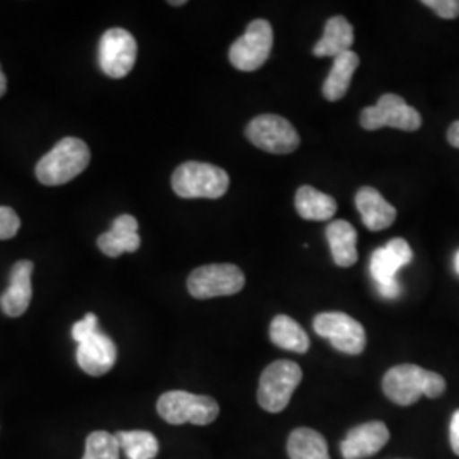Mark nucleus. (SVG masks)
<instances>
[{
    "mask_svg": "<svg viewBox=\"0 0 459 459\" xmlns=\"http://www.w3.org/2000/svg\"><path fill=\"white\" fill-rule=\"evenodd\" d=\"M230 187L229 174L216 165L186 162L172 174V189L184 199H218Z\"/></svg>",
    "mask_w": 459,
    "mask_h": 459,
    "instance_id": "nucleus-3",
    "label": "nucleus"
},
{
    "mask_svg": "<svg viewBox=\"0 0 459 459\" xmlns=\"http://www.w3.org/2000/svg\"><path fill=\"white\" fill-rule=\"evenodd\" d=\"M136 39L126 30L115 28L102 34L99 41V66L111 79H123L136 62Z\"/></svg>",
    "mask_w": 459,
    "mask_h": 459,
    "instance_id": "nucleus-12",
    "label": "nucleus"
},
{
    "mask_svg": "<svg viewBox=\"0 0 459 459\" xmlns=\"http://www.w3.org/2000/svg\"><path fill=\"white\" fill-rule=\"evenodd\" d=\"M383 392L402 407L413 405L420 396L439 398L446 392V379L415 364H400L383 377Z\"/></svg>",
    "mask_w": 459,
    "mask_h": 459,
    "instance_id": "nucleus-1",
    "label": "nucleus"
},
{
    "mask_svg": "<svg viewBox=\"0 0 459 459\" xmlns=\"http://www.w3.org/2000/svg\"><path fill=\"white\" fill-rule=\"evenodd\" d=\"M301 379L303 371L296 362L281 359L269 364L259 379V405L271 413L284 411Z\"/></svg>",
    "mask_w": 459,
    "mask_h": 459,
    "instance_id": "nucleus-5",
    "label": "nucleus"
},
{
    "mask_svg": "<svg viewBox=\"0 0 459 459\" xmlns=\"http://www.w3.org/2000/svg\"><path fill=\"white\" fill-rule=\"evenodd\" d=\"M5 91H7V79H5V75H4V72L0 68V98L5 94Z\"/></svg>",
    "mask_w": 459,
    "mask_h": 459,
    "instance_id": "nucleus-31",
    "label": "nucleus"
},
{
    "mask_svg": "<svg viewBox=\"0 0 459 459\" xmlns=\"http://www.w3.org/2000/svg\"><path fill=\"white\" fill-rule=\"evenodd\" d=\"M91 162V150L79 138H64L36 165V178L45 186H62L81 176Z\"/></svg>",
    "mask_w": 459,
    "mask_h": 459,
    "instance_id": "nucleus-2",
    "label": "nucleus"
},
{
    "mask_svg": "<svg viewBox=\"0 0 459 459\" xmlns=\"http://www.w3.org/2000/svg\"><path fill=\"white\" fill-rule=\"evenodd\" d=\"M356 206L361 213L364 227L371 231L388 229L396 220V210L375 187H361L356 195Z\"/></svg>",
    "mask_w": 459,
    "mask_h": 459,
    "instance_id": "nucleus-17",
    "label": "nucleus"
},
{
    "mask_svg": "<svg viewBox=\"0 0 459 459\" xmlns=\"http://www.w3.org/2000/svg\"><path fill=\"white\" fill-rule=\"evenodd\" d=\"M169 4H170V5H184L186 2H184V0H178V2H174V0H172V2H169Z\"/></svg>",
    "mask_w": 459,
    "mask_h": 459,
    "instance_id": "nucleus-33",
    "label": "nucleus"
},
{
    "mask_svg": "<svg viewBox=\"0 0 459 459\" xmlns=\"http://www.w3.org/2000/svg\"><path fill=\"white\" fill-rule=\"evenodd\" d=\"M21 229V220L13 208L0 206V240H9L16 237Z\"/></svg>",
    "mask_w": 459,
    "mask_h": 459,
    "instance_id": "nucleus-26",
    "label": "nucleus"
},
{
    "mask_svg": "<svg viewBox=\"0 0 459 459\" xmlns=\"http://www.w3.org/2000/svg\"><path fill=\"white\" fill-rule=\"evenodd\" d=\"M34 264L31 261H19L13 265L9 288L0 296V308L7 316L17 318L28 312L31 298H33Z\"/></svg>",
    "mask_w": 459,
    "mask_h": 459,
    "instance_id": "nucleus-14",
    "label": "nucleus"
},
{
    "mask_svg": "<svg viewBox=\"0 0 459 459\" xmlns=\"http://www.w3.org/2000/svg\"><path fill=\"white\" fill-rule=\"evenodd\" d=\"M413 252L407 240L394 238L385 247H379L373 252L369 271L377 281L379 295L394 299L400 295V284L396 281V273L411 263Z\"/></svg>",
    "mask_w": 459,
    "mask_h": 459,
    "instance_id": "nucleus-10",
    "label": "nucleus"
},
{
    "mask_svg": "<svg viewBox=\"0 0 459 459\" xmlns=\"http://www.w3.org/2000/svg\"><path fill=\"white\" fill-rule=\"evenodd\" d=\"M422 4L443 19L459 17V0H424Z\"/></svg>",
    "mask_w": 459,
    "mask_h": 459,
    "instance_id": "nucleus-28",
    "label": "nucleus"
},
{
    "mask_svg": "<svg viewBox=\"0 0 459 459\" xmlns=\"http://www.w3.org/2000/svg\"><path fill=\"white\" fill-rule=\"evenodd\" d=\"M449 439H451V447L455 455L459 456V411L453 413L451 426H449Z\"/></svg>",
    "mask_w": 459,
    "mask_h": 459,
    "instance_id": "nucleus-29",
    "label": "nucleus"
},
{
    "mask_svg": "<svg viewBox=\"0 0 459 459\" xmlns=\"http://www.w3.org/2000/svg\"><path fill=\"white\" fill-rule=\"evenodd\" d=\"M157 411L165 422L172 426H181V424L208 426L220 415V405L212 396L174 390V392H167L159 398Z\"/></svg>",
    "mask_w": 459,
    "mask_h": 459,
    "instance_id": "nucleus-4",
    "label": "nucleus"
},
{
    "mask_svg": "<svg viewBox=\"0 0 459 459\" xmlns=\"http://www.w3.org/2000/svg\"><path fill=\"white\" fill-rule=\"evenodd\" d=\"M358 66H359V56L352 49L333 58V66L324 82V96L327 100L335 102L344 98Z\"/></svg>",
    "mask_w": 459,
    "mask_h": 459,
    "instance_id": "nucleus-21",
    "label": "nucleus"
},
{
    "mask_svg": "<svg viewBox=\"0 0 459 459\" xmlns=\"http://www.w3.org/2000/svg\"><path fill=\"white\" fill-rule=\"evenodd\" d=\"M246 136L254 147L274 155L293 153L301 143L295 126L286 117L278 115L254 117L247 126Z\"/></svg>",
    "mask_w": 459,
    "mask_h": 459,
    "instance_id": "nucleus-7",
    "label": "nucleus"
},
{
    "mask_svg": "<svg viewBox=\"0 0 459 459\" xmlns=\"http://www.w3.org/2000/svg\"><path fill=\"white\" fill-rule=\"evenodd\" d=\"M269 337L273 344L278 345L281 349L305 354L310 347V339L307 332L296 324L295 320L288 315H278L271 322L269 328Z\"/></svg>",
    "mask_w": 459,
    "mask_h": 459,
    "instance_id": "nucleus-22",
    "label": "nucleus"
},
{
    "mask_svg": "<svg viewBox=\"0 0 459 459\" xmlns=\"http://www.w3.org/2000/svg\"><path fill=\"white\" fill-rule=\"evenodd\" d=\"M327 240L332 259L339 267H351L358 263V231L349 221H332L327 227Z\"/></svg>",
    "mask_w": 459,
    "mask_h": 459,
    "instance_id": "nucleus-18",
    "label": "nucleus"
},
{
    "mask_svg": "<svg viewBox=\"0 0 459 459\" xmlns=\"http://www.w3.org/2000/svg\"><path fill=\"white\" fill-rule=\"evenodd\" d=\"M288 455L291 459H330L325 437L308 427H299L291 432Z\"/></svg>",
    "mask_w": 459,
    "mask_h": 459,
    "instance_id": "nucleus-23",
    "label": "nucleus"
},
{
    "mask_svg": "<svg viewBox=\"0 0 459 459\" xmlns=\"http://www.w3.org/2000/svg\"><path fill=\"white\" fill-rule=\"evenodd\" d=\"M388 441L390 430L386 424L373 420L351 429L341 443V453L344 459L369 458L381 451Z\"/></svg>",
    "mask_w": 459,
    "mask_h": 459,
    "instance_id": "nucleus-13",
    "label": "nucleus"
},
{
    "mask_svg": "<svg viewBox=\"0 0 459 459\" xmlns=\"http://www.w3.org/2000/svg\"><path fill=\"white\" fill-rule=\"evenodd\" d=\"M274 43L273 26L265 19H255L230 47V64L242 72H254L267 62Z\"/></svg>",
    "mask_w": 459,
    "mask_h": 459,
    "instance_id": "nucleus-8",
    "label": "nucleus"
},
{
    "mask_svg": "<svg viewBox=\"0 0 459 459\" xmlns=\"http://www.w3.org/2000/svg\"><path fill=\"white\" fill-rule=\"evenodd\" d=\"M128 459H153L159 455V441L147 430H121L115 434Z\"/></svg>",
    "mask_w": 459,
    "mask_h": 459,
    "instance_id": "nucleus-24",
    "label": "nucleus"
},
{
    "mask_svg": "<svg viewBox=\"0 0 459 459\" xmlns=\"http://www.w3.org/2000/svg\"><path fill=\"white\" fill-rule=\"evenodd\" d=\"M98 316L94 313H87L82 320H79L74 327H72V337L77 344L83 342L85 339H89L91 335H94L98 332Z\"/></svg>",
    "mask_w": 459,
    "mask_h": 459,
    "instance_id": "nucleus-27",
    "label": "nucleus"
},
{
    "mask_svg": "<svg viewBox=\"0 0 459 459\" xmlns=\"http://www.w3.org/2000/svg\"><path fill=\"white\" fill-rule=\"evenodd\" d=\"M315 332L330 341L337 351L358 356L366 347V330L358 320L341 312L320 313L313 320Z\"/></svg>",
    "mask_w": 459,
    "mask_h": 459,
    "instance_id": "nucleus-11",
    "label": "nucleus"
},
{
    "mask_svg": "<svg viewBox=\"0 0 459 459\" xmlns=\"http://www.w3.org/2000/svg\"><path fill=\"white\" fill-rule=\"evenodd\" d=\"M354 43V28L342 16L330 17L325 24L324 36L313 47L315 56H339L345 51H351Z\"/></svg>",
    "mask_w": 459,
    "mask_h": 459,
    "instance_id": "nucleus-19",
    "label": "nucleus"
},
{
    "mask_svg": "<svg viewBox=\"0 0 459 459\" xmlns=\"http://www.w3.org/2000/svg\"><path fill=\"white\" fill-rule=\"evenodd\" d=\"M119 443L116 436L96 430L85 441V455L83 459H119Z\"/></svg>",
    "mask_w": 459,
    "mask_h": 459,
    "instance_id": "nucleus-25",
    "label": "nucleus"
},
{
    "mask_svg": "<svg viewBox=\"0 0 459 459\" xmlns=\"http://www.w3.org/2000/svg\"><path fill=\"white\" fill-rule=\"evenodd\" d=\"M361 126L368 132H377L385 126L402 132H417L422 126V117L417 109L396 94H385L377 106L362 109Z\"/></svg>",
    "mask_w": 459,
    "mask_h": 459,
    "instance_id": "nucleus-9",
    "label": "nucleus"
},
{
    "mask_svg": "<svg viewBox=\"0 0 459 459\" xmlns=\"http://www.w3.org/2000/svg\"><path fill=\"white\" fill-rule=\"evenodd\" d=\"M117 351L106 333L96 332L77 347V362L89 377H102L113 369Z\"/></svg>",
    "mask_w": 459,
    "mask_h": 459,
    "instance_id": "nucleus-15",
    "label": "nucleus"
},
{
    "mask_svg": "<svg viewBox=\"0 0 459 459\" xmlns=\"http://www.w3.org/2000/svg\"><path fill=\"white\" fill-rule=\"evenodd\" d=\"M447 142L451 147L459 148V121H455L447 130Z\"/></svg>",
    "mask_w": 459,
    "mask_h": 459,
    "instance_id": "nucleus-30",
    "label": "nucleus"
},
{
    "mask_svg": "<svg viewBox=\"0 0 459 459\" xmlns=\"http://www.w3.org/2000/svg\"><path fill=\"white\" fill-rule=\"evenodd\" d=\"M244 286L246 276L233 264L201 265L187 279V290L197 299L237 295L244 290Z\"/></svg>",
    "mask_w": 459,
    "mask_h": 459,
    "instance_id": "nucleus-6",
    "label": "nucleus"
},
{
    "mask_svg": "<svg viewBox=\"0 0 459 459\" xmlns=\"http://www.w3.org/2000/svg\"><path fill=\"white\" fill-rule=\"evenodd\" d=\"M455 269H456V273L459 274V252L456 254V257H455Z\"/></svg>",
    "mask_w": 459,
    "mask_h": 459,
    "instance_id": "nucleus-32",
    "label": "nucleus"
},
{
    "mask_svg": "<svg viewBox=\"0 0 459 459\" xmlns=\"http://www.w3.org/2000/svg\"><path fill=\"white\" fill-rule=\"evenodd\" d=\"M142 240L138 235V221L132 214L117 216L111 230L98 238L100 252L108 257H119L125 252H136Z\"/></svg>",
    "mask_w": 459,
    "mask_h": 459,
    "instance_id": "nucleus-16",
    "label": "nucleus"
},
{
    "mask_svg": "<svg viewBox=\"0 0 459 459\" xmlns=\"http://www.w3.org/2000/svg\"><path fill=\"white\" fill-rule=\"evenodd\" d=\"M295 206L296 213L310 221H328L337 212L335 199L312 186H301L296 191Z\"/></svg>",
    "mask_w": 459,
    "mask_h": 459,
    "instance_id": "nucleus-20",
    "label": "nucleus"
}]
</instances>
